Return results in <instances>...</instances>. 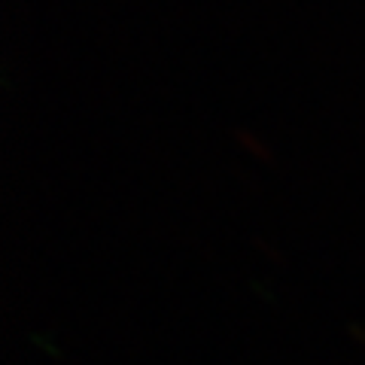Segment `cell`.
Listing matches in <instances>:
<instances>
[{
    "instance_id": "cell-1",
    "label": "cell",
    "mask_w": 365,
    "mask_h": 365,
    "mask_svg": "<svg viewBox=\"0 0 365 365\" xmlns=\"http://www.w3.org/2000/svg\"><path fill=\"white\" fill-rule=\"evenodd\" d=\"M235 143L237 150H241L247 158H253V162H271V146L268 140H262V137L253 131V128H237L235 131Z\"/></svg>"
}]
</instances>
